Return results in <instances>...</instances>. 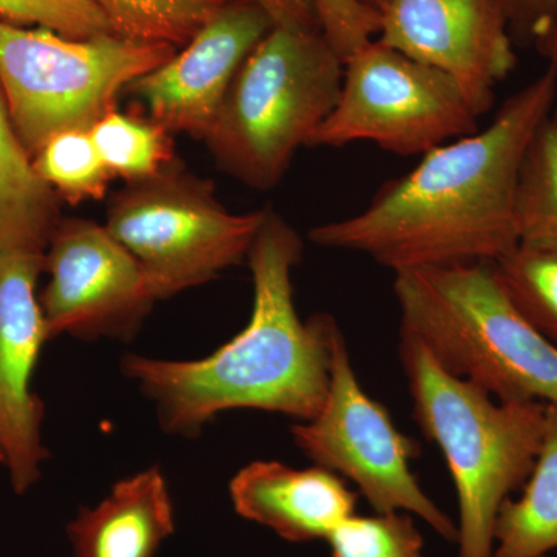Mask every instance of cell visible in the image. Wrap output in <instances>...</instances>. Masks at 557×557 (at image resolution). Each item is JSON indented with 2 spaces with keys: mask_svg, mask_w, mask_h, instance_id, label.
Returning a JSON list of instances; mask_svg holds the SVG:
<instances>
[{
  "mask_svg": "<svg viewBox=\"0 0 557 557\" xmlns=\"http://www.w3.org/2000/svg\"><path fill=\"white\" fill-rule=\"evenodd\" d=\"M0 465H5V450H3L2 443H0Z\"/></svg>",
  "mask_w": 557,
  "mask_h": 557,
  "instance_id": "obj_30",
  "label": "cell"
},
{
  "mask_svg": "<svg viewBox=\"0 0 557 557\" xmlns=\"http://www.w3.org/2000/svg\"><path fill=\"white\" fill-rule=\"evenodd\" d=\"M296 446L317 467L350 480L375 512H408L440 536L457 541V525L418 485L410 461L420 445L395 428L387 409L358 383L343 333L333 346L330 386L317 417L293 424Z\"/></svg>",
  "mask_w": 557,
  "mask_h": 557,
  "instance_id": "obj_9",
  "label": "cell"
},
{
  "mask_svg": "<svg viewBox=\"0 0 557 557\" xmlns=\"http://www.w3.org/2000/svg\"><path fill=\"white\" fill-rule=\"evenodd\" d=\"M344 62L319 28L276 27L237 70L208 137L226 174L269 190L335 108Z\"/></svg>",
  "mask_w": 557,
  "mask_h": 557,
  "instance_id": "obj_5",
  "label": "cell"
},
{
  "mask_svg": "<svg viewBox=\"0 0 557 557\" xmlns=\"http://www.w3.org/2000/svg\"><path fill=\"white\" fill-rule=\"evenodd\" d=\"M267 208L234 214L209 180L175 160L109 201L106 228L138 260L157 300L199 287L248 258Z\"/></svg>",
  "mask_w": 557,
  "mask_h": 557,
  "instance_id": "obj_7",
  "label": "cell"
},
{
  "mask_svg": "<svg viewBox=\"0 0 557 557\" xmlns=\"http://www.w3.org/2000/svg\"><path fill=\"white\" fill-rule=\"evenodd\" d=\"M177 53L171 44L72 39L0 20V86L28 157L60 132L90 129L134 81Z\"/></svg>",
  "mask_w": 557,
  "mask_h": 557,
  "instance_id": "obj_6",
  "label": "cell"
},
{
  "mask_svg": "<svg viewBox=\"0 0 557 557\" xmlns=\"http://www.w3.org/2000/svg\"><path fill=\"white\" fill-rule=\"evenodd\" d=\"M174 530L166 480L149 468L116 483L98 507L83 509L67 533L75 557H153Z\"/></svg>",
  "mask_w": 557,
  "mask_h": 557,
  "instance_id": "obj_15",
  "label": "cell"
},
{
  "mask_svg": "<svg viewBox=\"0 0 557 557\" xmlns=\"http://www.w3.org/2000/svg\"><path fill=\"white\" fill-rule=\"evenodd\" d=\"M44 273L50 276L39 296L47 341L134 338L157 302L138 260L94 220L61 219Z\"/></svg>",
  "mask_w": 557,
  "mask_h": 557,
  "instance_id": "obj_10",
  "label": "cell"
},
{
  "mask_svg": "<svg viewBox=\"0 0 557 557\" xmlns=\"http://www.w3.org/2000/svg\"><path fill=\"white\" fill-rule=\"evenodd\" d=\"M32 164L58 199L70 205L102 199L113 180L90 129H70L53 135L32 157Z\"/></svg>",
  "mask_w": 557,
  "mask_h": 557,
  "instance_id": "obj_20",
  "label": "cell"
},
{
  "mask_svg": "<svg viewBox=\"0 0 557 557\" xmlns=\"http://www.w3.org/2000/svg\"><path fill=\"white\" fill-rule=\"evenodd\" d=\"M479 119L453 76L375 39L344 62L338 101L307 148L368 141L397 156H424L478 132Z\"/></svg>",
  "mask_w": 557,
  "mask_h": 557,
  "instance_id": "obj_8",
  "label": "cell"
},
{
  "mask_svg": "<svg viewBox=\"0 0 557 557\" xmlns=\"http://www.w3.org/2000/svg\"><path fill=\"white\" fill-rule=\"evenodd\" d=\"M534 47H536L539 53L547 60V69L555 75L557 83V17L547 33L534 44Z\"/></svg>",
  "mask_w": 557,
  "mask_h": 557,
  "instance_id": "obj_28",
  "label": "cell"
},
{
  "mask_svg": "<svg viewBox=\"0 0 557 557\" xmlns=\"http://www.w3.org/2000/svg\"><path fill=\"white\" fill-rule=\"evenodd\" d=\"M401 327L450 375L498 401L557 406V347L516 310L491 263L395 273Z\"/></svg>",
  "mask_w": 557,
  "mask_h": 557,
  "instance_id": "obj_4",
  "label": "cell"
},
{
  "mask_svg": "<svg viewBox=\"0 0 557 557\" xmlns=\"http://www.w3.org/2000/svg\"><path fill=\"white\" fill-rule=\"evenodd\" d=\"M491 267L516 310L557 347V251L519 244Z\"/></svg>",
  "mask_w": 557,
  "mask_h": 557,
  "instance_id": "obj_21",
  "label": "cell"
},
{
  "mask_svg": "<svg viewBox=\"0 0 557 557\" xmlns=\"http://www.w3.org/2000/svg\"><path fill=\"white\" fill-rule=\"evenodd\" d=\"M515 42L534 46L557 17V0H504Z\"/></svg>",
  "mask_w": 557,
  "mask_h": 557,
  "instance_id": "obj_26",
  "label": "cell"
},
{
  "mask_svg": "<svg viewBox=\"0 0 557 557\" xmlns=\"http://www.w3.org/2000/svg\"><path fill=\"white\" fill-rule=\"evenodd\" d=\"M358 2H361L362 5L369 7V9L379 11V13H381V10L384 9L387 0H358Z\"/></svg>",
  "mask_w": 557,
  "mask_h": 557,
  "instance_id": "obj_29",
  "label": "cell"
},
{
  "mask_svg": "<svg viewBox=\"0 0 557 557\" xmlns=\"http://www.w3.org/2000/svg\"><path fill=\"white\" fill-rule=\"evenodd\" d=\"M519 244L557 251V121L549 116L531 139L516 193Z\"/></svg>",
  "mask_w": 557,
  "mask_h": 557,
  "instance_id": "obj_19",
  "label": "cell"
},
{
  "mask_svg": "<svg viewBox=\"0 0 557 557\" xmlns=\"http://www.w3.org/2000/svg\"><path fill=\"white\" fill-rule=\"evenodd\" d=\"M556 100L547 69L509 97L485 129L429 150L357 215L314 226L309 239L362 252L394 273L496 262L519 245L520 170Z\"/></svg>",
  "mask_w": 557,
  "mask_h": 557,
  "instance_id": "obj_1",
  "label": "cell"
},
{
  "mask_svg": "<svg viewBox=\"0 0 557 557\" xmlns=\"http://www.w3.org/2000/svg\"><path fill=\"white\" fill-rule=\"evenodd\" d=\"M332 557H423L424 541L408 512L351 516L327 539Z\"/></svg>",
  "mask_w": 557,
  "mask_h": 557,
  "instance_id": "obj_23",
  "label": "cell"
},
{
  "mask_svg": "<svg viewBox=\"0 0 557 557\" xmlns=\"http://www.w3.org/2000/svg\"><path fill=\"white\" fill-rule=\"evenodd\" d=\"M0 20L21 27L36 24L72 39L115 33L91 0H0Z\"/></svg>",
  "mask_w": 557,
  "mask_h": 557,
  "instance_id": "obj_24",
  "label": "cell"
},
{
  "mask_svg": "<svg viewBox=\"0 0 557 557\" xmlns=\"http://www.w3.org/2000/svg\"><path fill=\"white\" fill-rule=\"evenodd\" d=\"M317 9L319 27L343 62L380 33L379 11L358 0H317Z\"/></svg>",
  "mask_w": 557,
  "mask_h": 557,
  "instance_id": "obj_25",
  "label": "cell"
},
{
  "mask_svg": "<svg viewBox=\"0 0 557 557\" xmlns=\"http://www.w3.org/2000/svg\"><path fill=\"white\" fill-rule=\"evenodd\" d=\"M273 27L255 2L226 0L182 51L127 91L171 134L205 139L237 70Z\"/></svg>",
  "mask_w": 557,
  "mask_h": 557,
  "instance_id": "obj_12",
  "label": "cell"
},
{
  "mask_svg": "<svg viewBox=\"0 0 557 557\" xmlns=\"http://www.w3.org/2000/svg\"><path fill=\"white\" fill-rule=\"evenodd\" d=\"M557 549V406L545 409L536 463L519 497H509L494 525L493 557H547Z\"/></svg>",
  "mask_w": 557,
  "mask_h": 557,
  "instance_id": "obj_16",
  "label": "cell"
},
{
  "mask_svg": "<svg viewBox=\"0 0 557 557\" xmlns=\"http://www.w3.org/2000/svg\"><path fill=\"white\" fill-rule=\"evenodd\" d=\"M298 231L267 208L248 252L255 302L247 327L194 361L126 355L121 370L156 405L171 435H199L212 418L258 409L309 421L324 406L338 324L329 314L299 318L292 273L302 259Z\"/></svg>",
  "mask_w": 557,
  "mask_h": 557,
  "instance_id": "obj_2",
  "label": "cell"
},
{
  "mask_svg": "<svg viewBox=\"0 0 557 557\" xmlns=\"http://www.w3.org/2000/svg\"><path fill=\"white\" fill-rule=\"evenodd\" d=\"M90 134L112 177L127 183L153 177L177 160L171 132L150 116L115 108L90 127Z\"/></svg>",
  "mask_w": 557,
  "mask_h": 557,
  "instance_id": "obj_18",
  "label": "cell"
},
{
  "mask_svg": "<svg viewBox=\"0 0 557 557\" xmlns=\"http://www.w3.org/2000/svg\"><path fill=\"white\" fill-rule=\"evenodd\" d=\"M553 119L557 121V104L555 106V110H553Z\"/></svg>",
  "mask_w": 557,
  "mask_h": 557,
  "instance_id": "obj_31",
  "label": "cell"
},
{
  "mask_svg": "<svg viewBox=\"0 0 557 557\" xmlns=\"http://www.w3.org/2000/svg\"><path fill=\"white\" fill-rule=\"evenodd\" d=\"M46 249L0 244V443L11 486L25 494L49 457L40 426L44 405L32 391L39 351L47 341L36 284Z\"/></svg>",
  "mask_w": 557,
  "mask_h": 557,
  "instance_id": "obj_13",
  "label": "cell"
},
{
  "mask_svg": "<svg viewBox=\"0 0 557 557\" xmlns=\"http://www.w3.org/2000/svg\"><path fill=\"white\" fill-rule=\"evenodd\" d=\"M237 515L289 542L327 539L355 515L357 494L329 469L255 461L230 483Z\"/></svg>",
  "mask_w": 557,
  "mask_h": 557,
  "instance_id": "obj_14",
  "label": "cell"
},
{
  "mask_svg": "<svg viewBox=\"0 0 557 557\" xmlns=\"http://www.w3.org/2000/svg\"><path fill=\"white\" fill-rule=\"evenodd\" d=\"M116 35L185 46L226 0H91Z\"/></svg>",
  "mask_w": 557,
  "mask_h": 557,
  "instance_id": "obj_22",
  "label": "cell"
},
{
  "mask_svg": "<svg viewBox=\"0 0 557 557\" xmlns=\"http://www.w3.org/2000/svg\"><path fill=\"white\" fill-rule=\"evenodd\" d=\"M265 11L276 27L319 28L317 0H249Z\"/></svg>",
  "mask_w": 557,
  "mask_h": 557,
  "instance_id": "obj_27",
  "label": "cell"
},
{
  "mask_svg": "<svg viewBox=\"0 0 557 557\" xmlns=\"http://www.w3.org/2000/svg\"><path fill=\"white\" fill-rule=\"evenodd\" d=\"M60 201L33 170L0 86V244L47 249Z\"/></svg>",
  "mask_w": 557,
  "mask_h": 557,
  "instance_id": "obj_17",
  "label": "cell"
},
{
  "mask_svg": "<svg viewBox=\"0 0 557 557\" xmlns=\"http://www.w3.org/2000/svg\"><path fill=\"white\" fill-rule=\"evenodd\" d=\"M379 40L453 76L480 116L518 64L504 0H387Z\"/></svg>",
  "mask_w": 557,
  "mask_h": 557,
  "instance_id": "obj_11",
  "label": "cell"
},
{
  "mask_svg": "<svg viewBox=\"0 0 557 557\" xmlns=\"http://www.w3.org/2000/svg\"><path fill=\"white\" fill-rule=\"evenodd\" d=\"M398 355L413 420L442 450L456 485L458 557H493L498 511L533 471L547 405L498 401L446 372L405 330H399Z\"/></svg>",
  "mask_w": 557,
  "mask_h": 557,
  "instance_id": "obj_3",
  "label": "cell"
}]
</instances>
